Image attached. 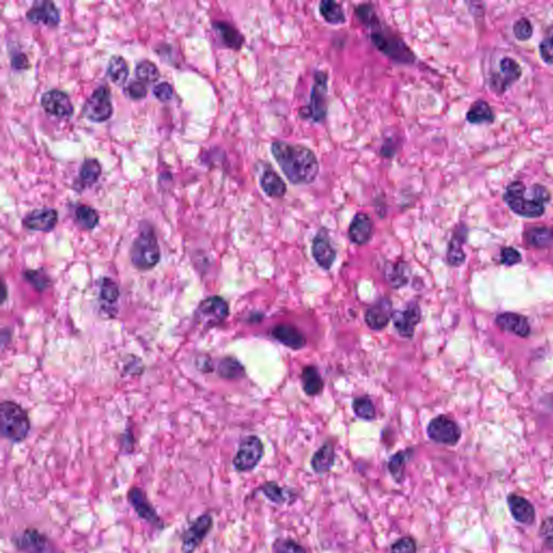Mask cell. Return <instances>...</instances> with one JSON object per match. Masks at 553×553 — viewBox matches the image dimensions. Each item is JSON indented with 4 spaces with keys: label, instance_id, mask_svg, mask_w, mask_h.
Wrapping results in <instances>:
<instances>
[{
    "label": "cell",
    "instance_id": "1",
    "mask_svg": "<svg viewBox=\"0 0 553 553\" xmlns=\"http://www.w3.org/2000/svg\"><path fill=\"white\" fill-rule=\"evenodd\" d=\"M358 20L370 31V40L378 51L398 64L415 63L416 56L385 23L382 22L375 8L371 3H361L355 9Z\"/></svg>",
    "mask_w": 553,
    "mask_h": 553
},
{
    "label": "cell",
    "instance_id": "2",
    "mask_svg": "<svg viewBox=\"0 0 553 553\" xmlns=\"http://www.w3.org/2000/svg\"><path fill=\"white\" fill-rule=\"evenodd\" d=\"M271 151L285 178L293 185H308L318 178L319 161L309 147L277 139L271 143Z\"/></svg>",
    "mask_w": 553,
    "mask_h": 553
},
{
    "label": "cell",
    "instance_id": "3",
    "mask_svg": "<svg viewBox=\"0 0 553 553\" xmlns=\"http://www.w3.org/2000/svg\"><path fill=\"white\" fill-rule=\"evenodd\" d=\"M504 201L514 214L527 219H536L546 212L550 193L545 186L535 184L527 189L521 180H514L504 190Z\"/></svg>",
    "mask_w": 553,
    "mask_h": 553
},
{
    "label": "cell",
    "instance_id": "4",
    "mask_svg": "<svg viewBox=\"0 0 553 553\" xmlns=\"http://www.w3.org/2000/svg\"><path fill=\"white\" fill-rule=\"evenodd\" d=\"M130 257L135 269L151 271L160 262V248L155 230L151 225H144L139 230L130 250Z\"/></svg>",
    "mask_w": 553,
    "mask_h": 553
},
{
    "label": "cell",
    "instance_id": "5",
    "mask_svg": "<svg viewBox=\"0 0 553 553\" xmlns=\"http://www.w3.org/2000/svg\"><path fill=\"white\" fill-rule=\"evenodd\" d=\"M1 434L9 441L20 443L31 430L30 417L21 405L13 401H3L0 409Z\"/></svg>",
    "mask_w": 553,
    "mask_h": 553
},
{
    "label": "cell",
    "instance_id": "6",
    "mask_svg": "<svg viewBox=\"0 0 553 553\" xmlns=\"http://www.w3.org/2000/svg\"><path fill=\"white\" fill-rule=\"evenodd\" d=\"M327 91H329V76L327 71H317L314 75V85L310 92L309 104L300 110L302 119L312 120L320 124L327 115Z\"/></svg>",
    "mask_w": 553,
    "mask_h": 553
},
{
    "label": "cell",
    "instance_id": "7",
    "mask_svg": "<svg viewBox=\"0 0 553 553\" xmlns=\"http://www.w3.org/2000/svg\"><path fill=\"white\" fill-rule=\"evenodd\" d=\"M83 116L92 122H104L112 115V98L108 85H101L87 99L83 108Z\"/></svg>",
    "mask_w": 553,
    "mask_h": 553
},
{
    "label": "cell",
    "instance_id": "8",
    "mask_svg": "<svg viewBox=\"0 0 553 553\" xmlns=\"http://www.w3.org/2000/svg\"><path fill=\"white\" fill-rule=\"evenodd\" d=\"M230 314V306L221 296H210L198 305L196 310V319L203 327H216L223 323Z\"/></svg>",
    "mask_w": 553,
    "mask_h": 553
},
{
    "label": "cell",
    "instance_id": "9",
    "mask_svg": "<svg viewBox=\"0 0 553 553\" xmlns=\"http://www.w3.org/2000/svg\"><path fill=\"white\" fill-rule=\"evenodd\" d=\"M263 455L264 445L261 439L256 436H246L240 443L232 463L236 470L246 473L253 470L259 465Z\"/></svg>",
    "mask_w": 553,
    "mask_h": 553
},
{
    "label": "cell",
    "instance_id": "10",
    "mask_svg": "<svg viewBox=\"0 0 553 553\" xmlns=\"http://www.w3.org/2000/svg\"><path fill=\"white\" fill-rule=\"evenodd\" d=\"M427 434L432 441L444 445H455L461 436L459 425L444 415H440L429 423Z\"/></svg>",
    "mask_w": 553,
    "mask_h": 553
},
{
    "label": "cell",
    "instance_id": "11",
    "mask_svg": "<svg viewBox=\"0 0 553 553\" xmlns=\"http://www.w3.org/2000/svg\"><path fill=\"white\" fill-rule=\"evenodd\" d=\"M522 76V69L516 60L506 56L500 60V71L493 73L490 85L494 92L504 94Z\"/></svg>",
    "mask_w": 553,
    "mask_h": 553
},
{
    "label": "cell",
    "instance_id": "12",
    "mask_svg": "<svg viewBox=\"0 0 553 553\" xmlns=\"http://www.w3.org/2000/svg\"><path fill=\"white\" fill-rule=\"evenodd\" d=\"M40 103L44 112L52 117L69 119L73 116L74 106L71 99L63 91L58 89L46 91L42 94Z\"/></svg>",
    "mask_w": 553,
    "mask_h": 553
},
{
    "label": "cell",
    "instance_id": "13",
    "mask_svg": "<svg viewBox=\"0 0 553 553\" xmlns=\"http://www.w3.org/2000/svg\"><path fill=\"white\" fill-rule=\"evenodd\" d=\"M15 545L24 553H60L53 543L36 529H26L15 536Z\"/></svg>",
    "mask_w": 553,
    "mask_h": 553
},
{
    "label": "cell",
    "instance_id": "14",
    "mask_svg": "<svg viewBox=\"0 0 553 553\" xmlns=\"http://www.w3.org/2000/svg\"><path fill=\"white\" fill-rule=\"evenodd\" d=\"M213 520L210 514H203L195 520L186 529L182 538V550L184 553H193L212 529Z\"/></svg>",
    "mask_w": 553,
    "mask_h": 553
},
{
    "label": "cell",
    "instance_id": "15",
    "mask_svg": "<svg viewBox=\"0 0 553 553\" xmlns=\"http://www.w3.org/2000/svg\"><path fill=\"white\" fill-rule=\"evenodd\" d=\"M420 318L419 305L416 302L409 303L405 309L393 312V325L401 337L411 339L414 337L415 327L420 321Z\"/></svg>",
    "mask_w": 553,
    "mask_h": 553
},
{
    "label": "cell",
    "instance_id": "16",
    "mask_svg": "<svg viewBox=\"0 0 553 553\" xmlns=\"http://www.w3.org/2000/svg\"><path fill=\"white\" fill-rule=\"evenodd\" d=\"M312 253L314 261L321 269L329 271L335 260L337 251L332 246L327 228H321L312 240Z\"/></svg>",
    "mask_w": 553,
    "mask_h": 553
},
{
    "label": "cell",
    "instance_id": "17",
    "mask_svg": "<svg viewBox=\"0 0 553 553\" xmlns=\"http://www.w3.org/2000/svg\"><path fill=\"white\" fill-rule=\"evenodd\" d=\"M393 304L388 298H382L366 309L364 320L373 331H382L393 319Z\"/></svg>",
    "mask_w": 553,
    "mask_h": 553
},
{
    "label": "cell",
    "instance_id": "18",
    "mask_svg": "<svg viewBox=\"0 0 553 553\" xmlns=\"http://www.w3.org/2000/svg\"><path fill=\"white\" fill-rule=\"evenodd\" d=\"M58 222H59V215L56 210L51 207L34 210L23 219L24 227L32 232H51Z\"/></svg>",
    "mask_w": 553,
    "mask_h": 553
},
{
    "label": "cell",
    "instance_id": "19",
    "mask_svg": "<svg viewBox=\"0 0 553 553\" xmlns=\"http://www.w3.org/2000/svg\"><path fill=\"white\" fill-rule=\"evenodd\" d=\"M27 20L33 24L56 27L60 23V12L51 1H37L26 12Z\"/></svg>",
    "mask_w": 553,
    "mask_h": 553
},
{
    "label": "cell",
    "instance_id": "20",
    "mask_svg": "<svg viewBox=\"0 0 553 553\" xmlns=\"http://www.w3.org/2000/svg\"><path fill=\"white\" fill-rule=\"evenodd\" d=\"M374 235V223L366 213H357L349 226V239L357 246L368 244Z\"/></svg>",
    "mask_w": 553,
    "mask_h": 553
},
{
    "label": "cell",
    "instance_id": "21",
    "mask_svg": "<svg viewBox=\"0 0 553 553\" xmlns=\"http://www.w3.org/2000/svg\"><path fill=\"white\" fill-rule=\"evenodd\" d=\"M129 502L132 504V507L135 508V512L139 514V518L146 520L147 522L159 529L164 527V523L141 488H133L130 491Z\"/></svg>",
    "mask_w": 553,
    "mask_h": 553
},
{
    "label": "cell",
    "instance_id": "22",
    "mask_svg": "<svg viewBox=\"0 0 553 553\" xmlns=\"http://www.w3.org/2000/svg\"><path fill=\"white\" fill-rule=\"evenodd\" d=\"M271 337L293 350H300L306 346V337L292 324H279L271 330Z\"/></svg>",
    "mask_w": 553,
    "mask_h": 553
},
{
    "label": "cell",
    "instance_id": "23",
    "mask_svg": "<svg viewBox=\"0 0 553 553\" xmlns=\"http://www.w3.org/2000/svg\"><path fill=\"white\" fill-rule=\"evenodd\" d=\"M496 324L502 331L510 332L520 337H527L531 333L529 321L522 314L504 312L496 318Z\"/></svg>",
    "mask_w": 553,
    "mask_h": 553
},
{
    "label": "cell",
    "instance_id": "24",
    "mask_svg": "<svg viewBox=\"0 0 553 553\" xmlns=\"http://www.w3.org/2000/svg\"><path fill=\"white\" fill-rule=\"evenodd\" d=\"M260 185L266 196L273 199H281L288 192V186L273 169H266L260 176Z\"/></svg>",
    "mask_w": 553,
    "mask_h": 553
},
{
    "label": "cell",
    "instance_id": "25",
    "mask_svg": "<svg viewBox=\"0 0 553 553\" xmlns=\"http://www.w3.org/2000/svg\"><path fill=\"white\" fill-rule=\"evenodd\" d=\"M508 506H509L512 517L519 523L529 525V524L533 523L535 517H536L533 504L527 498H524L523 496H520V495H509L508 496Z\"/></svg>",
    "mask_w": 553,
    "mask_h": 553
},
{
    "label": "cell",
    "instance_id": "26",
    "mask_svg": "<svg viewBox=\"0 0 553 553\" xmlns=\"http://www.w3.org/2000/svg\"><path fill=\"white\" fill-rule=\"evenodd\" d=\"M213 30L217 33L224 46L230 49H241L244 44V37L234 25L226 21H215L212 24Z\"/></svg>",
    "mask_w": 553,
    "mask_h": 553
},
{
    "label": "cell",
    "instance_id": "27",
    "mask_svg": "<svg viewBox=\"0 0 553 553\" xmlns=\"http://www.w3.org/2000/svg\"><path fill=\"white\" fill-rule=\"evenodd\" d=\"M466 237H467V230L465 226L457 227V230L452 237L451 241L449 244V249H448V262L450 265L461 266L465 262L466 255L463 250V244H465Z\"/></svg>",
    "mask_w": 553,
    "mask_h": 553
},
{
    "label": "cell",
    "instance_id": "28",
    "mask_svg": "<svg viewBox=\"0 0 553 553\" xmlns=\"http://www.w3.org/2000/svg\"><path fill=\"white\" fill-rule=\"evenodd\" d=\"M466 119L473 125L493 124L495 120L494 112L486 101H475L467 112Z\"/></svg>",
    "mask_w": 553,
    "mask_h": 553
},
{
    "label": "cell",
    "instance_id": "29",
    "mask_svg": "<svg viewBox=\"0 0 553 553\" xmlns=\"http://www.w3.org/2000/svg\"><path fill=\"white\" fill-rule=\"evenodd\" d=\"M334 459L335 453L333 445L331 443L323 444L312 456V469L314 473H319V475L327 473L334 463Z\"/></svg>",
    "mask_w": 553,
    "mask_h": 553
},
{
    "label": "cell",
    "instance_id": "30",
    "mask_svg": "<svg viewBox=\"0 0 553 553\" xmlns=\"http://www.w3.org/2000/svg\"><path fill=\"white\" fill-rule=\"evenodd\" d=\"M524 239L534 248H547L553 242V228L546 226L531 227L524 234Z\"/></svg>",
    "mask_w": 553,
    "mask_h": 553
},
{
    "label": "cell",
    "instance_id": "31",
    "mask_svg": "<svg viewBox=\"0 0 553 553\" xmlns=\"http://www.w3.org/2000/svg\"><path fill=\"white\" fill-rule=\"evenodd\" d=\"M303 389L308 395H318L323 390V380L320 375L319 371L314 366H305L302 373Z\"/></svg>",
    "mask_w": 553,
    "mask_h": 553
},
{
    "label": "cell",
    "instance_id": "32",
    "mask_svg": "<svg viewBox=\"0 0 553 553\" xmlns=\"http://www.w3.org/2000/svg\"><path fill=\"white\" fill-rule=\"evenodd\" d=\"M319 12L323 20L331 25H341L346 22V15L341 3L333 0H322Z\"/></svg>",
    "mask_w": 553,
    "mask_h": 553
},
{
    "label": "cell",
    "instance_id": "33",
    "mask_svg": "<svg viewBox=\"0 0 553 553\" xmlns=\"http://www.w3.org/2000/svg\"><path fill=\"white\" fill-rule=\"evenodd\" d=\"M102 173L100 162L96 159H85L81 164L79 171V183L83 187H89L98 182L99 178Z\"/></svg>",
    "mask_w": 553,
    "mask_h": 553
},
{
    "label": "cell",
    "instance_id": "34",
    "mask_svg": "<svg viewBox=\"0 0 553 553\" xmlns=\"http://www.w3.org/2000/svg\"><path fill=\"white\" fill-rule=\"evenodd\" d=\"M108 76L110 80L116 85H124L129 76L127 61L120 56H114L110 58L108 65Z\"/></svg>",
    "mask_w": 553,
    "mask_h": 553
},
{
    "label": "cell",
    "instance_id": "35",
    "mask_svg": "<svg viewBox=\"0 0 553 553\" xmlns=\"http://www.w3.org/2000/svg\"><path fill=\"white\" fill-rule=\"evenodd\" d=\"M386 279L393 288L399 289L409 282V269L405 263L391 264L386 269Z\"/></svg>",
    "mask_w": 553,
    "mask_h": 553
},
{
    "label": "cell",
    "instance_id": "36",
    "mask_svg": "<svg viewBox=\"0 0 553 553\" xmlns=\"http://www.w3.org/2000/svg\"><path fill=\"white\" fill-rule=\"evenodd\" d=\"M75 219L85 230H91L96 227L100 221L98 212L89 205H81L76 207Z\"/></svg>",
    "mask_w": 553,
    "mask_h": 553
},
{
    "label": "cell",
    "instance_id": "37",
    "mask_svg": "<svg viewBox=\"0 0 553 553\" xmlns=\"http://www.w3.org/2000/svg\"><path fill=\"white\" fill-rule=\"evenodd\" d=\"M219 374L227 380H237L244 376V368L239 361L234 358L223 359L219 364Z\"/></svg>",
    "mask_w": 553,
    "mask_h": 553
},
{
    "label": "cell",
    "instance_id": "38",
    "mask_svg": "<svg viewBox=\"0 0 553 553\" xmlns=\"http://www.w3.org/2000/svg\"><path fill=\"white\" fill-rule=\"evenodd\" d=\"M135 75H137L139 81L143 83H154L158 80L160 77L158 67L155 65L153 62L148 60H143L139 62L135 69Z\"/></svg>",
    "mask_w": 553,
    "mask_h": 553
},
{
    "label": "cell",
    "instance_id": "39",
    "mask_svg": "<svg viewBox=\"0 0 553 553\" xmlns=\"http://www.w3.org/2000/svg\"><path fill=\"white\" fill-rule=\"evenodd\" d=\"M355 414L364 420H373L376 417L375 407L368 397L356 398L352 402Z\"/></svg>",
    "mask_w": 553,
    "mask_h": 553
},
{
    "label": "cell",
    "instance_id": "40",
    "mask_svg": "<svg viewBox=\"0 0 553 553\" xmlns=\"http://www.w3.org/2000/svg\"><path fill=\"white\" fill-rule=\"evenodd\" d=\"M407 459H409L407 452H399V453L395 454L390 459L388 468H389L390 473L393 475L397 482L402 481Z\"/></svg>",
    "mask_w": 553,
    "mask_h": 553
},
{
    "label": "cell",
    "instance_id": "41",
    "mask_svg": "<svg viewBox=\"0 0 553 553\" xmlns=\"http://www.w3.org/2000/svg\"><path fill=\"white\" fill-rule=\"evenodd\" d=\"M514 37L520 42H527L533 36L534 28L531 21L527 17H521L513 24Z\"/></svg>",
    "mask_w": 553,
    "mask_h": 553
},
{
    "label": "cell",
    "instance_id": "42",
    "mask_svg": "<svg viewBox=\"0 0 553 553\" xmlns=\"http://www.w3.org/2000/svg\"><path fill=\"white\" fill-rule=\"evenodd\" d=\"M120 292L115 281L110 278H105L101 284V298L105 302L115 303L119 298Z\"/></svg>",
    "mask_w": 553,
    "mask_h": 553
},
{
    "label": "cell",
    "instance_id": "43",
    "mask_svg": "<svg viewBox=\"0 0 553 553\" xmlns=\"http://www.w3.org/2000/svg\"><path fill=\"white\" fill-rule=\"evenodd\" d=\"M24 277L38 291H44L50 283V279L48 278V275L42 271H25Z\"/></svg>",
    "mask_w": 553,
    "mask_h": 553
},
{
    "label": "cell",
    "instance_id": "44",
    "mask_svg": "<svg viewBox=\"0 0 553 553\" xmlns=\"http://www.w3.org/2000/svg\"><path fill=\"white\" fill-rule=\"evenodd\" d=\"M539 54L543 61L549 65L553 64V28L548 36L545 37L539 44Z\"/></svg>",
    "mask_w": 553,
    "mask_h": 553
},
{
    "label": "cell",
    "instance_id": "45",
    "mask_svg": "<svg viewBox=\"0 0 553 553\" xmlns=\"http://www.w3.org/2000/svg\"><path fill=\"white\" fill-rule=\"evenodd\" d=\"M539 534L543 538V543L553 550V517L547 518L541 522Z\"/></svg>",
    "mask_w": 553,
    "mask_h": 553
},
{
    "label": "cell",
    "instance_id": "46",
    "mask_svg": "<svg viewBox=\"0 0 553 553\" xmlns=\"http://www.w3.org/2000/svg\"><path fill=\"white\" fill-rule=\"evenodd\" d=\"M416 543L411 537L399 539L391 547V553H416Z\"/></svg>",
    "mask_w": 553,
    "mask_h": 553
},
{
    "label": "cell",
    "instance_id": "47",
    "mask_svg": "<svg viewBox=\"0 0 553 553\" xmlns=\"http://www.w3.org/2000/svg\"><path fill=\"white\" fill-rule=\"evenodd\" d=\"M153 92H154L155 98L160 102H168L173 99V88L169 83H161L155 85Z\"/></svg>",
    "mask_w": 553,
    "mask_h": 553
},
{
    "label": "cell",
    "instance_id": "48",
    "mask_svg": "<svg viewBox=\"0 0 553 553\" xmlns=\"http://www.w3.org/2000/svg\"><path fill=\"white\" fill-rule=\"evenodd\" d=\"M132 100H142L147 95V87L142 81H132L126 90Z\"/></svg>",
    "mask_w": 553,
    "mask_h": 553
},
{
    "label": "cell",
    "instance_id": "49",
    "mask_svg": "<svg viewBox=\"0 0 553 553\" xmlns=\"http://www.w3.org/2000/svg\"><path fill=\"white\" fill-rule=\"evenodd\" d=\"M275 553H306L305 549L292 541H279L275 545Z\"/></svg>",
    "mask_w": 553,
    "mask_h": 553
},
{
    "label": "cell",
    "instance_id": "50",
    "mask_svg": "<svg viewBox=\"0 0 553 553\" xmlns=\"http://www.w3.org/2000/svg\"><path fill=\"white\" fill-rule=\"evenodd\" d=\"M500 262L504 265L512 266L521 262V254L518 250L514 249L512 246L504 248L502 250V257Z\"/></svg>",
    "mask_w": 553,
    "mask_h": 553
},
{
    "label": "cell",
    "instance_id": "51",
    "mask_svg": "<svg viewBox=\"0 0 553 553\" xmlns=\"http://www.w3.org/2000/svg\"><path fill=\"white\" fill-rule=\"evenodd\" d=\"M264 494L273 502H282L283 493L275 483H267L263 488Z\"/></svg>",
    "mask_w": 553,
    "mask_h": 553
},
{
    "label": "cell",
    "instance_id": "52",
    "mask_svg": "<svg viewBox=\"0 0 553 553\" xmlns=\"http://www.w3.org/2000/svg\"><path fill=\"white\" fill-rule=\"evenodd\" d=\"M11 65H12L13 69H17V71H23V69H26L28 67V60H27V56L23 53H17L12 56V59H11Z\"/></svg>",
    "mask_w": 553,
    "mask_h": 553
}]
</instances>
